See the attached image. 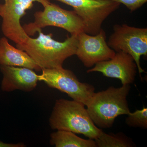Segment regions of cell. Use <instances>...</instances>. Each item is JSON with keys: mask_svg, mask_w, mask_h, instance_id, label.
I'll return each instance as SVG.
<instances>
[{"mask_svg": "<svg viewBox=\"0 0 147 147\" xmlns=\"http://www.w3.org/2000/svg\"><path fill=\"white\" fill-rule=\"evenodd\" d=\"M109 37L108 45L117 52L131 55L137 64L140 77L145 72L140 65V58L147 55V28L130 26L126 24H115Z\"/></svg>", "mask_w": 147, "mask_h": 147, "instance_id": "5", "label": "cell"}, {"mask_svg": "<svg viewBox=\"0 0 147 147\" xmlns=\"http://www.w3.org/2000/svg\"><path fill=\"white\" fill-rule=\"evenodd\" d=\"M33 69L26 67L0 65L3 74L1 88L3 91L10 92L16 90L29 92L36 88L39 80Z\"/></svg>", "mask_w": 147, "mask_h": 147, "instance_id": "11", "label": "cell"}, {"mask_svg": "<svg viewBox=\"0 0 147 147\" xmlns=\"http://www.w3.org/2000/svg\"><path fill=\"white\" fill-rule=\"evenodd\" d=\"M34 2L42 6L50 3V0H7L4 3L0 4L2 31L5 37L16 45L23 44L30 36L21 26V20L26 14V11L33 7Z\"/></svg>", "mask_w": 147, "mask_h": 147, "instance_id": "8", "label": "cell"}, {"mask_svg": "<svg viewBox=\"0 0 147 147\" xmlns=\"http://www.w3.org/2000/svg\"><path fill=\"white\" fill-rule=\"evenodd\" d=\"M85 105L74 100H56L49 118L50 127L54 130L71 131L95 140L102 132L94 123Z\"/></svg>", "mask_w": 147, "mask_h": 147, "instance_id": "2", "label": "cell"}, {"mask_svg": "<svg viewBox=\"0 0 147 147\" xmlns=\"http://www.w3.org/2000/svg\"><path fill=\"white\" fill-rule=\"evenodd\" d=\"M43 7V11L34 13V22L23 26L29 36L34 35L37 32L48 26L63 29L71 35H78L84 32L83 21L74 11L66 10L51 2Z\"/></svg>", "mask_w": 147, "mask_h": 147, "instance_id": "4", "label": "cell"}, {"mask_svg": "<svg viewBox=\"0 0 147 147\" xmlns=\"http://www.w3.org/2000/svg\"><path fill=\"white\" fill-rule=\"evenodd\" d=\"M37 38H28L26 42L16 45V48L25 51L41 69L63 67L64 62L76 54L78 35L67 36L63 42L53 39L52 33L45 35L39 31Z\"/></svg>", "mask_w": 147, "mask_h": 147, "instance_id": "1", "label": "cell"}, {"mask_svg": "<svg viewBox=\"0 0 147 147\" xmlns=\"http://www.w3.org/2000/svg\"><path fill=\"white\" fill-rule=\"evenodd\" d=\"M106 38V33L102 29L95 35L84 32L78 35L75 55L85 67H92L98 63L110 60L115 55L116 52L108 46Z\"/></svg>", "mask_w": 147, "mask_h": 147, "instance_id": "9", "label": "cell"}, {"mask_svg": "<svg viewBox=\"0 0 147 147\" xmlns=\"http://www.w3.org/2000/svg\"><path fill=\"white\" fill-rule=\"evenodd\" d=\"M26 145L22 143L18 144H9L0 141V147H25Z\"/></svg>", "mask_w": 147, "mask_h": 147, "instance_id": "17", "label": "cell"}, {"mask_svg": "<svg viewBox=\"0 0 147 147\" xmlns=\"http://www.w3.org/2000/svg\"><path fill=\"white\" fill-rule=\"evenodd\" d=\"M96 147H132L134 143L122 133L107 134L102 131L94 140Z\"/></svg>", "mask_w": 147, "mask_h": 147, "instance_id": "14", "label": "cell"}, {"mask_svg": "<svg viewBox=\"0 0 147 147\" xmlns=\"http://www.w3.org/2000/svg\"><path fill=\"white\" fill-rule=\"evenodd\" d=\"M125 120L128 126L134 127L147 128V108L145 106L141 110L129 113Z\"/></svg>", "mask_w": 147, "mask_h": 147, "instance_id": "15", "label": "cell"}, {"mask_svg": "<svg viewBox=\"0 0 147 147\" xmlns=\"http://www.w3.org/2000/svg\"><path fill=\"white\" fill-rule=\"evenodd\" d=\"M7 1V0H4L5 2L6 1Z\"/></svg>", "mask_w": 147, "mask_h": 147, "instance_id": "18", "label": "cell"}, {"mask_svg": "<svg viewBox=\"0 0 147 147\" xmlns=\"http://www.w3.org/2000/svg\"><path fill=\"white\" fill-rule=\"evenodd\" d=\"M50 143L56 147H96L93 139H85L70 131L57 130L50 134Z\"/></svg>", "mask_w": 147, "mask_h": 147, "instance_id": "13", "label": "cell"}, {"mask_svg": "<svg viewBox=\"0 0 147 147\" xmlns=\"http://www.w3.org/2000/svg\"><path fill=\"white\" fill-rule=\"evenodd\" d=\"M130 88V85H122L120 88L111 86L94 93L86 106L91 119L97 127L110 128L118 117L130 113L127 100Z\"/></svg>", "mask_w": 147, "mask_h": 147, "instance_id": "3", "label": "cell"}, {"mask_svg": "<svg viewBox=\"0 0 147 147\" xmlns=\"http://www.w3.org/2000/svg\"><path fill=\"white\" fill-rule=\"evenodd\" d=\"M71 7L83 21L84 32L91 35L98 34L101 26L121 4L108 0H55Z\"/></svg>", "mask_w": 147, "mask_h": 147, "instance_id": "7", "label": "cell"}, {"mask_svg": "<svg viewBox=\"0 0 147 147\" xmlns=\"http://www.w3.org/2000/svg\"><path fill=\"white\" fill-rule=\"evenodd\" d=\"M122 3L125 5L131 12L135 11L142 7L147 2V0H108Z\"/></svg>", "mask_w": 147, "mask_h": 147, "instance_id": "16", "label": "cell"}, {"mask_svg": "<svg viewBox=\"0 0 147 147\" xmlns=\"http://www.w3.org/2000/svg\"><path fill=\"white\" fill-rule=\"evenodd\" d=\"M137 69L131 55L120 51L110 60L96 63L87 72H100L106 77L119 79L122 85H130L135 81Z\"/></svg>", "mask_w": 147, "mask_h": 147, "instance_id": "10", "label": "cell"}, {"mask_svg": "<svg viewBox=\"0 0 147 147\" xmlns=\"http://www.w3.org/2000/svg\"><path fill=\"white\" fill-rule=\"evenodd\" d=\"M39 75L42 81L49 87L65 93L73 100L82 102L85 106L89 103L95 92L92 85L82 83L73 71L63 67L42 69Z\"/></svg>", "mask_w": 147, "mask_h": 147, "instance_id": "6", "label": "cell"}, {"mask_svg": "<svg viewBox=\"0 0 147 147\" xmlns=\"http://www.w3.org/2000/svg\"><path fill=\"white\" fill-rule=\"evenodd\" d=\"M0 65L26 67L37 71L41 70L26 52L10 45L5 37L0 38Z\"/></svg>", "mask_w": 147, "mask_h": 147, "instance_id": "12", "label": "cell"}]
</instances>
